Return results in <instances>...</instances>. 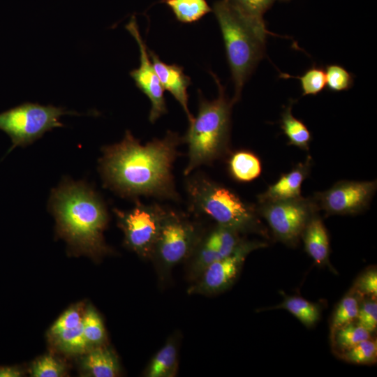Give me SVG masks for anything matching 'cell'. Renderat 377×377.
Returning a JSON list of instances; mask_svg holds the SVG:
<instances>
[{"label": "cell", "mask_w": 377, "mask_h": 377, "mask_svg": "<svg viewBox=\"0 0 377 377\" xmlns=\"http://www.w3.org/2000/svg\"><path fill=\"white\" fill-rule=\"evenodd\" d=\"M186 177L185 190L192 212L239 233L258 228V221L253 207L234 191L202 173H191Z\"/></svg>", "instance_id": "cell-5"}, {"label": "cell", "mask_w": 377, "mask_h": 377, "mask_svg": "<svg viewBox=\"0 0 377 377\" xmlns=\"http://www.w3.org/2000/svg\"><path fill=\"white\" fill-rule=\"evenodd\" d=\"M356 290L361 295L372 296L377 295V272L376 269H371L364 273L355 284Z\"/></svg>", "instance_id": "cell-35"}, {"label": "cell", "mask_w": 377, "mask_h": 377, "mask_svg": "<svg viewBox=\"0 0 377 377\" xmlns=\"http://www.w3.org/2000/svg\"><path fill=\"white\" fill-rule=\"evenodd\" d=\"M22 374L21 370L16 367H0V377H20Z\"/></svg>", "instance_id": "cell-36"}, {"label": "cell", "mask_w": 377, "mask_h": 377, "mask_svg": "<svg viewBox=\"0 0 377 377\" xmlns=\"http://www.w3.org/2000/svg\"><path fill=\"white\" fill-rule=\"evenodd\" d=\"M82 368L87 376L115 377L120 374V365L115 353L104 345L92 347L82 360Z\"/></svg>", "instance_id": "cell-16"}, {"label": "cell", "mask_w": 377, "mask_h": 377, "mask_svg": "<svg viewBox=\"0 0 377 377\" xmlns=\"http://www.w3.org/2000/svg\"><path fill=\"white\" fill-rule=\"evenodd\" d=\"M65 374L61 362L51 355L38 358L32 365L31 375L34 377H60Z\"/></svg>", "instance_id": "cell-32"}, {"label": "cell", "mask_w": 377, "mask_h": 377, "mask_svg": "<svg viewBox=\"0 0 377 377\" xmlns=\"http://www.w3.org/2000/svg\"><path fill=\"white\" fill-rule=\"evenodd\" d=\"M82 328L90 347L104 345L106 339L104 325L98 312L91 306L88 307L84 313Z\"/></svg>", "instance_id": "cell-26"}, {"label": "cell", "mask_w": 377, "mask_h": 377, "mask_svg": "<svg viewBox=\"0 0 377 377\" xmlns=\"http://www.w3.org/2000/svg\"><path fill=\"white\" fill-rule=\"evenodd\" d=\"M334 334L337 347L344 351L371 338V332L353 322L339 328Z\"/></svg>", "instance_id": "cell-28"}, {"label": "cell", "mask_w": 377, "mask_h": 377, "mask_svg": "<svg viewBox=\"0 0 377 377\" xmlns=\"http://www.w3.org/2000/svg\"><path fill=\"white\" fill-rule=\"evenodd\" d=\"M204 231L200 225L185 215L167 208L151 259L161 276L189 258Z\"/></svg>", "instance_id": "cell-6"}, {"label": "cell", "mask_w": 377, "mask_h": 377, "mask_svg": "<svg viewBox=\"0 0 377 377\" xmlns=\"http://www.w3.org/2000/svg\"><path fill=\"white\" fill-rule=\"evenodd\" d=\"M167 208L158 204H144L135 200L127 210L113 209L124 244L144 259H151Z\"/></svg>", "instance_id": "cell-8"}, {"label": "cell", "mask_w": 377, "mask_h": 377, "mask_svg": "<svg viewBox=\"0 0 377 377\" xmlns=\"http://www.w3.org/2000/svg\"><path fill=\"white\" fill-rule=\"evenodd\" d=\"M281 1H288V0H281Z\"/></svg>", "instance_id": "cell-37"}, {"label": "cell", "mask_w": 377, "mask_h": 377, "mask_svg": "<svg viewBox=\"0 0 377 377\" xmlns=\"http://www.w3.org/2000/svg\"><path fill=\"white\" fill-rule=\"evenodd\" d=\"M265 245L259 242L243 240L231 254L209 265L193 281L188 293L211 295L227 290L237 279L247 256Z\"/></svg>", "instance_id": "cell-10"}, {"label": "cell", "mask_w": 377, "mask_h": 377, "mask_svg": "<svg viewBox=\"0 0 377 377\" xmlns=\"http://www.w3.org/2000/svg\"><path fill=\"white\" fill-rule=\"evenodd\" d=\"M189 258L188 279L195 281L209 265L223 258L216 251L200 240Z\"/></svg>", "instance_id": "cell-25"}, {"label": "cell", "mask_w": 377, "mask_h": 377, "mask_svg": "<svg viewBox=\"0 0 377 377\" xmlns=\"http://www.w3.org/2000/svg\"><path fill=\"white\" fill-rule=\"evenodd\" d=\"M316 205L302 197L260 203V212L274 235L287 244H295L313 215Z\"/></svg>", "instance_id": "cell-9"}, {"label": "cell", "mask_w": 377, "mask_h": 377, "mask_svg": "<svg viewBox=\"0 0 377 377\" xmlns=\"http://www.w3.org/2000/svg\"><path fill=\"white\" fill-rule=\"evenodd\" d=\"M242 17L252 23L266 27L263 15L276 0H226Z\"/></svg>", "instance_id": "cell-23"}, {"label": "cell", "mask_w": 377, "mask_h": 377, "mask_svg": "<svg viewBox=\"0 0 377 377\" xmlns=\"http://www.w3.org/2000/svg\"><path fill=\"white\" fill-rule=\"evenodd\" d=\"M181 334L176 332L170 336L162 348L149 362L144 376L147 377H174L178 371V355Z\"/></svg>", "instance_id": "cell-15"}, {"label": "cell", "mask_w": 377, "mask_h": 377, "mask_svg": "<svg viewBox=\"0 0 377 377\" xmlns=\"http://www.w3.org/2000/svg\"><path fill=\"white\" fill-rule=\"evenodd\" d=\"M376 189V181H342L318 193L317 200L327 214H353L368 206Z\"/></svg>", "instance_id": "cell-11"}, {"label": "cell", "mask_w": 377, "mask_h": 377, "mask_svg": "<svg viewBox=\"0 0 377 377\" xmlns=\"http://www.w3.org/2000/svg\"><path fill=\"white\" fill-rule=\"evenodd\" d=\"M302 237L309 255L318 265L328 263L330 253L329 237L321 219L314 214L307 223Z\"/></svg>", "instance_id": "cell-17"}, {"label": "cell", "mask_w": 377, "mask_h": 377, "mask_svg": "<svg viewBox=\"0 0 377 377\" xmlns=\"http://www.w3.org/2000/svg\"><path fill=\"white\" fill-rule=\"evenodd\" d=\"M182 142L179 133L168 131L163 138L142 145L126 131L119 142L102 149L99 171L103 183L123 198L179 201L172 170Z\"/></svg>", "instance_id": "cell-1"}, {"label": "cell", "mask_w": 377, "mask_h": 377, "mask_svg": "<svg viewBox=\"0 0 377 377\" xmlns=\"http://www.w3.org/2000/svg\"><path fill=\"white\" fill-rule=\"evenodd\" d=\"M230 175L240 182H248L256 179L261 172L259 158L252 152L239 150L233 153L228 160Z\"/></svg>", "instance_id": "cell-18"}, {"label": "cell", "mask_w": 377, "mask_h": 377, "mask_svg": "<svg viewBox=\"0 0 377 377\" xmlns=\"http://www.w3.org/2000/svg\"><path fill=\"white\" fill-rule=\"evenodd\" d=\"M212 11L219 22L227 59L235 84L236 103L244 83L265 53L266 38L269 32L239 15L226 0L214 3Z\"/></svg>", "instance_id": "cell-4"}, {"label": "cell", "mask_w": 377, "mask_h": 377, "mask_svg": "<svg viewBox=\"0 0 377 377\" xmlns=\"http://www.w3.org/2000/svg\"><path fill=\"white\" fill-rule=\"evenodd\" d=\"M173 12L176 19L183 23H191L201 19L212 11L206 0H161Z\"/></svg>", "instance_id": "cell-21"}, {"label": "cell", "mask_w": 377, "mask_h": 377, "mask_svg": "<svg viewBox=\"0 0 377 377\" xmlns=\"http://www.w3.org/2000/svg\"><path fill=\"white\" fill-rule=\"evenodd\" d=\"M219 89L218 97L208 101L199 96L197 115L188 123L183 137L188 147V162L184 170L186 177L198 168L212 164L228 151L232 105L217 76L211 73Z\"/></svg>", "instance_id": "cell-3"}, {"label": "cell", "mask_w": 377, "mask_h": 377, "mask_svg": "<svg viewBox=\"0 0 377 377\" xmlns=\"http://www.w3.org/2000/svg\"><path fill=\"white\" fill-rule=\"evenodd\" d=\"M359 303L353 295L344 297L338 304L332 321V331L335 332L339 328L353 323L357 316Z\"/></svg>", "instance_id": "cell-29"}, {"label": "cell", "mask_w": 377, "mask_h": 377, "mask_svg": "<svg viewBox=\"0 0 377 377\" xmlns=\"http://www.w3.org/2000/svg\"><path fill=\"white\" fill-rule=\"evenodd\" d=\"M357 324L372 333L377 326V303L376 300H367L360 306Z\"/></svg>", "instance_id": "cell-34"}, {"label": "cell", "mask_w": 377, "mask_h": 377, "mask_svg": "<svg viewBox=\"0 0 377 377\" xmlns=\"http://www.w3.org/2000/svg\"><path fill=\"white\" fill-rule=\"evenodd\" d=\"M282 78H297L300 80L302 96L316 95L320 93L325 87V71L316 66H312L301 76H293L287 73H281Z\"/></svg>", "instance_id": "cell-27"}, {"label": "cell", "mask_w": 377, "mask_h": 377, "mask_svg": "<svg viewBox=\"0 0 377 377\" xmlns=\"http://www.w3.org/2000/svg\"><path fill=\"white\" fill-rule=\"evenodd\" d=\"M200 241L224 258L231 254L243 240L237 231L216 225L208 232H204Z\"/></svg>", "instance_id": "cell-19"}, {"label": "cell", "mask_w": 377, "mask_h": 377, "mask_svg": "<svg viewBox=\"0 0 377 377\" xmlns=\"http://www.w3.org/2000/svg\"><path fill=\"white\" fill-rule=\"evenodd\" d=\"M83 315L80 307L68 309L52 325L50 336L53 337L64 330L77 327L82 322Z\"/></svg>", "instance_id": "cell-33"}, {"label": "cell", "mask_w": 377, "mask_h": 377, "mask_svg": "<svg viewBox=\"0 0 377 377\" xmlns=\"http://www.w3.org/2000/svg\"><path fill=\"white\" fill-rule=\"evenodd\" d=\"M48 205L58 232L70 244L94 255L108 251L103 235L109 219L106 205L91 186L66 179L52 189Z\"/></svg>", "instance_id": "cell-2"}, {"label": "cell", "mask_w": 377, "mask_h": 377, "mask_svg": "<svg viewBox=\"0 0 377 377\" xmlns=\"http://www.w3.org/2000/svg\"><path fill=\"white\" fill-rule=\"evenodd\" d=\"M148 52L154 69L163 89L169 91L178 101L188 118V123H190L194 117L188 105L187 88L191 84L190 77L184 74L182 66L175 64H165L153 51L148 50Z\"/></svg>", "instance_id": "cell-13"}, {"label": "cell", "mask_w": 377, "mask_h": 377, "mask_svg": "<svg viewBox=\"0 0 377 377\" xmlns=\"http://www.w3.org/2000/svg\"><path fill=\"white\" fill-rule=\"evenodd\" d=\"M75 114L52 105L24 103L0 113V129L11 139L12 147H24L54 128L63 127L60 117Z\"/></svg>", "instance_id": "cell-7"}, {"label": "cell", "mask_w": 377, "mask_h": 377, "mask_svg": "<svg viewBox=\"0 0 377 377\" xmlns=\"http://www.w3.org/2000/svg\"><path fill=\"white\" fill-rule=\"evenodd\" d=\"M377 344L370 339L364 340L351 348L345 350L342 358L355 364H371L376 360Z\"/></svg>", "instance_id": "cell-31"}, {"label": "cell", "mask_w": 377, "mask_h": 377, "mask_svg": "<svg viewBox=\"0 0 377 377\" xmlns=\"http://www.w3.org/2000/svg\"><path fill=\"white\" fill-rule=\"evenodd\" d=\"M52 339L59 349L65 353H81L91 348L84 335L82 322L75 327L60 332Z\"/></svg>", "instance_id": "cell-24"}, {"label": "cell", "mask_w": 377, "mask_h": 377, "mask_svg": "<svg viewBox=\"0 0 377 377\" xmlns=\"http://www.w3.org/2000/svg\"><path fill=\"white\" fill-rule=\"evenodd\" d=\"M311 158L300 163L293 170L283 175L263 193L258 195L260 203L301 198V186L307 177L310 169Z\"/></svg>", "instance_id": "cell-14"}, {"label": "cell", "mask_w": 377, "mask_h": 377, "mask_svg": "<svg viewBox=\"0 0 377 377\" xmlns=\"http://www.w3.org/2000/svg\"><path fill=\"white\" fill-rule=\"evenodd\" d=\"M291 102L282 113L281 126L289 140V144L308 150L311 136L304 124L293 117Z\"/></svg>", "instance_id": "cell-20"}, {"label": "cell", "mask_w": 377, "mask_h": 377, "mask_svg": "<svg viewBox=\"0 0 377 377\" xmlns=\"http://www.w3.org/2000/svg\"><path fill=\"white\" fill-rule=\"evenodd\" d=\"M126 29L137 42L140 54V64L138 68L130 72L137 87L144 93L151 102L149 120L154 123L168 112L163 88L149 59L147 47L140 34L135 17L133 15L126 25Z\"/></svg>", "instance_id": "cell-12"}, {"label": "cell", "mask_w": 377, "mask_h": 377, "mask_svg": "<svg viewBox=\"0 0 377 377\" xmlns=\"http://www.w3.org/2000/svg\"><path fill=\"white\" fill-rule=\"evenodd\" d=\"M325 73V87L331 91H346L353 85V75L340 65L334 64L327 65Z\"/></svg>", "instance_id": "cell-30"}, {"label": "cell", "mask_w": 377, "mask_h": 377, "mask_svg": "<svg viewBox=\"0 0 377 377\" xmlns=\"http://www.w3.org/2000/svg\"><path fill=\"white\" fill-rule=\"evenodd\" d=\"M274 309H284L294 315L307 327L313 326L320 318L319 306L300 297H286Z\"/></svg>", "instance_id": "cell-22"}]
</instances>
